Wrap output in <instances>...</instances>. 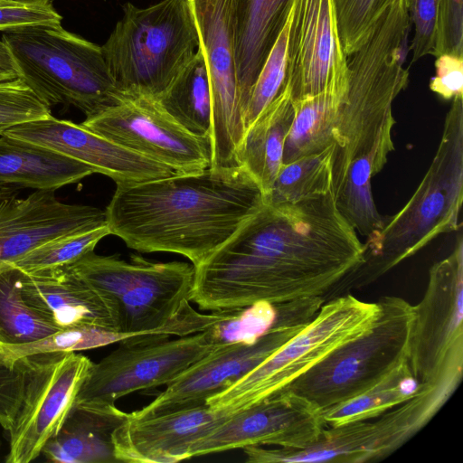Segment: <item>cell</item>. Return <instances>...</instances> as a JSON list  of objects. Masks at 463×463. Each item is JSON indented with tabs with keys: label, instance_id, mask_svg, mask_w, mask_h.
Instances as JSON below:
<instances>
[{
	"label": "cell",
	"instance_id": "obj_14",
	"mask_svg": "<svg viewBox=\"0 0 463 463\" xmlns=\"http://www.w3.org/2000/svg\"><path fill=\"white\" fill-rule=\"evenodd\" d=\"M81 125L177 174L202 172L212 165L211 137L188 132L153 99L126 98Z\"/></svg>",
	"mask_w": 463,
	"mask_h": 463
},
{
	"label": "cell",
	"instance_id": "obj_40",
	"mask_svg": "<svg viewBox=\"0 0 463 463\" xmlns=\"http://www.w3.org/2000/svg\"><path fill=\"white\" fill-rule=\"evenodd\" d=\"M440 50L463 57V0H442Z\"/></svg>",
	"mask_w": 463,
	"mask_h": 463
},
{
	"label": "cell",
	"instance_id": "obj_11",
	"mask_svg": "<svg viewBox=\"0 0 463 463\" xmlns=\"http://www.w3.org/2000/svg\"><path fill=\"white\" fill-rule=\"evenodd\" d=\"M408 362L426 386L463 375V238L450 254L432 265L420 301L412 306Z\"/></svg>",
	"mask_w": 463,
	"mask_h": 463
},
{
	"label": "cell",
	"instance_id": "obj_31",
	"mask_svg": "<svg viewBox=\"0 0 463 463\" xmlns=\"http://www.w3.org/2000/svg\"><path fill=\"white\" fill-rule=\"evenodd\" d=\"M110 234L107 224L60 235L34 247L12 266L24 273L65 267L94 250L99 241Z\"/></svg>",
	"mask_w": 463,
	"mask_h": 463
},
{
	"label": "cell",
	"instance_id": "obj_43",
	"mask_svg": "<svg viewBox=\"0 0 463 463\" xmlns=\"http://www.w3.org/2000/svg\"><path fill=\"white\" fill-rule=\"evenodd\" d=\"M14 1H16V2H27V1H31V0H14Z\"/></svg>",
	"mask_w": 463,
	"mask_h": 463
},
{
	"label": "cell",
	"instance_id": "obj_4",
	"mask_svg": "<svg viewBox=\"0 0 463 463\" xmlns=\"http://www.w3.org/2000/svg\"><path fill=\"white\" fill-rule=\"evenodd\" d=\"M463 202V97L452 99L433 159L410 200L383 217L380 230L365 240L364 264L349 287H364L416 254L440 234L459 228Z\"/></svg>",
	"mask_w": 463,
	"mask_h": 463
},
{
	"label": "cell",
	"instance_id": "obj_44",
	"mask_svg": "<svg viewBox=\"0 0 463 463\" xmlns=\"http://www.w3.org/2000/svg\"><path fill=\"white\" fill-rule=\"evenodd\" d=\"M0 446H1V440H0Z\"/></svg>",
	"mask_w": 463,
	"mask_h": 463
},
{
	"label": "cell",
	"instance_id": "obj_42",
	"mask_svg": "<svg viewBox=\"0 0 463 463\" xmlns=\"http://www.w3.org/2000/svg\"><path fill=\"white\" fill-rule=\"evenodd\" d=\"M14 2H16V1H14V0H0V5L10 4V3H14Z\"/></svg>",
	"mask_w": 463,
	"mask_h": 463
},
{
	"label": "cell",
	"instance_id": "obj_16",
	"mask_svg": "<svg viewBox=\"0 0 463 463\" xmlns=\"http://www.w3.org/2000/svg\"><path fill=\"white\" fill-rule=\"evenodd\" d=\"M326 427L321 410L307 400L282 390L250 407L231 412L193 444L189 456L191 458L262 445L302 449L315 443Z\"/></svg>",
	"mask_w": 463,
	"mask_h": 463
},
{
	"label": "cell",
	"instance_id": "obj_35",
	"mask_svg": "<svg viewBox=\"0 0 463 463\" xmlns=\"http://www.w3.org/2000/svg\"><path fill=\"white\" fill-rule=\"evenodd\" d=\"M50 115L51 108L20 77L0 80V136L13 127Z\"/></svg>",
	"mask_w": 463,
	"mask_h": 463
},
{
	"label": "cell",
	"instance_id": "obj_24",
	"mask_svg": "<svg viewBox=\"0 0 463 463\" xmlns=\"http://www.w3.org/2000/svg\"><path fill=\"white\" fill-rule=\"evenodd\" d=\"M128 413L116 405L77 402L42 454L55 463H114V430Z\"/></svg>",
	"mask_w": 463,
	"mask_h": 463
},
{
	"label": "cell",
	"instance_id": "obj_18",
	"mask_svg": "<svg viewBox=\"0 0 463 463\" xmlns=\"http://www.w3.org/2000/svg\"><path fill=\"white\" fill-rule=\"evenodd\" d=\"M0 186V272L34 247L54 237L107 225L105 211L60 201L55 190Z\"/></svg>",
	"mask_w": 463,
	"mask_h": 463
},
{
	"label": "cell",
	"instance_id": "obj_22",
	"mask_svg": "<svg viewBox=\"0 0 463 463\" xmlns=\"http://www.w3.org/2000/svg\"><path fill=\"white\" fill-rule=\"evenodd\" d=\"M20 285L24 300L59 329L97 327L118 333L111 302L65 267L21 271Z\"/></svg>",
	"mask_w": 463,
	"mask_h": 463
},
{
	"label": "cell",
	"instance_id": "obj_27",
	"mask_svg": "<svg viewBox=\"0 0 463 463\" xmlns=\"http://www.w3.org/2000/svg\"><path fill=\"white\" fill-rule=\"evenodd\" d=\"M156 100L188 132L199 137H211L212 97L201 46L168 89Z\"/></svg>",
	"mask_w": 463,
	"mask_h": 463
},
{
	"label": "cell",
	"instance_id": "obj_41",
	"mask_svg": "<svg viewBox=\"0 0 463 463\" xmlns=\"http://www.w3.org/2000/svg\"><path fill=\"white\" fill-rule=\"evenodd\" d=\"M17 77L19 76L12 58L5 43L0 40V80Z\"/></svg>",
	"mask_w": 463,
	"mask_h": 463
},
{
	"label": "cell",
	"instance_id": "obj_9",
	"mask_svg": "<svg viewBox=\"0 0 463 463\" xmlns=\"http://www.w3.org/2000/svg\"><path fill=\"white\" fill-rule=\"evenodd\" d=\"M379 304L351 294L323 304L313 319L247 373L211 396L206 403L227 413L250 407L282 391L331 351L366 331Z\"/></svg>",
	"mask_w": 463,
	"mask_h": 463
},
{
	"label": "cell",
	"instance_id": "obj_28",
	"mask_svg": "<svg viewBox=\"0 0 463 463\" xmlns=\"http://www.w3.org/2000/svg\"><path fill=\"white\" fill-rule=\"evenodd\" d=\"M428 387L415 378L407 359L363 393L322 411V416L326 426L374 419Z\"/></svg>",
	"mask_w": 463,
	"mask_h": 463
},
{
	"label": "cell",
	"instance_id": "obj_23",
	"mask_svg": "<svg viewBox=\"0 0 463 463\" xmlns=\"http://www.w3.org/2000/svg\"><path fill=\"white\" fill-rule=\"evenodd\" d=\"M294 0H231L236 77L244 113L257 78L288 23Z\"/></svg>",
	"mask_w": 463,
	"mask_h": 463
},
{
	"label": "cell",
	"instance_id": "obj_15",
	"mask_svg": "<svg viewBox=\"0 0 463 463\" xmlns=\"http://www.w3.org/2000/svg\"><path fill=\"white\" fill-rule=\"evenodd\" d=\"M203 50L212 97L211 167L239 166L244 135L236 77L231 0H190Z\"/></svg>",
	"mask_w": 463,
	"mask_h": 463
},
{
	"label": "cell",
	"instance_id": "obj_13",
	"mask_svg": "<svg viewBox=\"0 0 463 463\" xmlns=\"http://www.w3.org/2000/svg\"><path fill=\"white\" fill-rule=\"evenodd\" d=\"M93 362L76 352L29 356L24 397L9 432L6 463L37 458L76 402Z\"/></svg>",
	"mask_w": 463,
	"mask_h": 463
},
{
	"label": "cell",
	"instance_id": "obj_21",
	"mask_svg": "<svg viewBox=\"0 0 463 463\" xmlns=\"http://www.w3.org/2000/svg\"><path fill=\"white\" fill-rule=\"evenodd\" d=\"M230 413L207 403L137 418L128 413L113 432L118 462L175 463L190 458L193 444Z\"/></svg>",
	"mask_w": 463,
	"mask_h": 463
},
{
	"label": "cell",
	"instance_id": "obj_32",
	"mask_svg": "<svg viewBox=\"0 0 463 463\" xmlns=\"http://www.w3.org/2000/svg\"><path fill=\"white\" fill-rule=\"evenodd\" d=\"M126 337L117 332L97 327H72L60 329L39 340L20 344H0V359L14 362L18 359L42 354L76 352L100 347Z\"/></svg>",
	"mask_w": 463,
	"mask_h": 463
},
{
	"label": "cell",
	"instance_id": "obj_30",
	"mask_svg": "<svg viewBox=\"0 0 463 463\" xmlns=\"http://www.w3.org/2000/svg\"><path fill=\"white\" fill-rule=\"evenodd\" d=\"M332 150L298 157L282 164L263 202L269 204L296 203L331 194Z\"/></svg>",
	"mask_w": 463,
	"mask_h": 463
},
{
	"label": "cell",
	"instance_id": "obj_38",
	"mask_svg": "<svg viewBox=\"0 0 463 463\" xmlns=\"http://www.w3.org/2000/svg\"><path fill=\"white\" fill-rule=\"evenodd\" d=\"M29 356L14 362L0 359V425L9 430L24 397Z\"/></svg>",
	"mask_w": 463,
	"mask_h": 463
},
{
	"label": "cell",
	"instance_id": "obj_37",
	"mask_svg": "<svg viewBox=\"0 0 463 463\" xmlns=\"http://www.w3.org/2000/svg\"><path fill=\"white\" fill-rule=\"evenodd\" d=\"M61 19L52 0L0 5V32L4 33L37 25L61 24Z\"/></svg>",
	"mask_w": 463,
	"mask_h": 463
},
{
	"label": "cell",
	"instance_id": "obj_26",
	"mask_svg": "<svg viewBox=\"0 0 463 463\" xmlns=\"http://www.w3.org/2000/svg\"><path fill=\"white\" fill-rule=\"evenodd\" d=\"M294 118L286 86L244 132L237 159L260 185L263 198L269 193L283 163L284 146Z\"/></svg>",
	"mask_w": 463,
	"mask_h": 463
},
{
	"label": "cell",
	"instance_id": "obj_20",
	"mask_svg": "<svg viewBox=\"0 0 463 463\" xmlns=\"http://www.w3.org/2000/svg\"><path fill=\"white\" fill-rule=\"evenodd\" d=\"M306 326L275 327L253 341L219 346L167 384L150 403L132 411V415L144 418L206 403L211 396L259 365Z\"/></svg>",
	"mask_w": 463,
	"mask_h": 463
},
{
	"label": "cell",
	"instance_id": "obj_34",
	"mask_svg": "<svg viewBox=\"0 0 463 463\" xmlns=\"http://www.w3.org/2000/svg\"><path fill=\"white\" fill-rule=\"evenodd\" d=\"M388 0H333L343 51L350 56L366 39Z\"/></svg>",
	"mask_w": 463,
	"mask_h": 463
},
{
	"label": "cell",
	"instance_id": "obj_7",
	"mask_svg": "<svg viewBox=\"0 0 463 463\" xmlns=\"http://www.w3.org/2000/svg\"><path fill=\"white\" fill-rule=\"evenodd\" d=\"M65 268L111 302L118 332L126 339L171 336L165 326L191 301L194 285V265L152 262L137 255L127 261L92 250Z\"/></svg>",
	"mask_w": 463,
	"mask_h": 463
},
{
	"label": "cell",
	"instance_id": "obj_19",
	"mask_svg": "<svg viewBox=\"0 0 463 463\" xmlns=\"http://www.w3.org/2000/svg\"><path fill=\"white\" fill-rule=\"evenodd\" d=\"M3 135L93 167L118 184H130L176 175L171 167L131 151L81 124L50 115L6 130Z\"/></svg>",
	"mask_w": 463,
	"mask_h": 463
},
{
	"label": "cell",
	"instance_id": "obj_17",
	"mask_svg": "<svg viewBox=\"0 0 463 463\" xmlns=\"http://www.w3.org/2000/svg\"><path fill=\"white\" fill-rule=\"evenodd\" d=\"M287 88L292 102L347 85V57L333 0H294L288 33Z\"/></svg>",
	"mask_w": 463,
	"mask_h": 463
},
{
	"label": "cell",
	"instance_id": "obj_12",
	"mask_svg": "<svg viewBox=\"0 0 463 463\" xmlns=\"http://www.w3.org/2000/svg\"><path fill=\"white\" fill-rule=\"evenodd\" d=\"M221 345L211 327L175 339L157 335L125 339L92 363L76 402L115 405L132 392L167 385Z\"/></svg>",
	"mask_w": 463,
	"mask_h": 463
},
{
	"label": "cell",
	"instance_id": "obj_25",
	"mask_svg": "<svg viewBox=\"0 0 463 463\" xmlns=\"http://www.w3.org/2000/svg\"><path fill=\"white\" fill-rule=\"evenodd\" d=\"M96 173L77 160L0 136V186L57 190Z\"/></svg>",
	"mask_w": 463,
	"mask_h": 463
},
{
	"label": "cell",
	"instance_id": "obj_1",
	"mask_svg": "<svg viewBox=\"0 0 463 463\" xmlns=\"http://www.w3.org/2000/svg\"><path fill=\"white\" fill-rule=\"evenodd\" d=\"M332 194L263 203L195 267L191 300L211 312L323 297L364 262Z\"/></svg>",
	"mask_w": 463,
	"mask_h": 463
},
{
	"label": "cell",
	"instance_id": "obj_10",
	"mask_svg": "<svg viewBox=\"0 0 463 463\" xmlns=\"http://www.w3.org/2000/svg\"><path fill=\"white\" fill-rule=\"evenodd\" d=\"M460 383L430 386L405 402L376 417L326 426L320 438L302 449L247 446L248 463H365L392 454L421 430L449 400Z\"/></svg>",
	"mask_w": 463,
	"mask_h": 463
},
{
	"label": "cell",
	"instance_id": "obj_5",
	"mask_svg": "<svg viewBox=\"0 0 463 463\" xmlns=\"http://www.w3.org/2000/svg\"><path fill=\"white\" fill-rule=\"evenodd\" d=\"M101 46L118 90L125 98L157 99L200 47L190 0H161L124 7Z\"/></svg>",
	"mask_w": 463,
	"mask_h": 463
},
{
	"label": "cell",
	"instance_id": "obj_29",
	"mask_svg": "<svg viewBox=\"0 0 463 463\" xmlns=\"http://www.w3.org/2000/svg\"><path fill=\"white\" fill-rule=\"evenodd\" d=\"M21 271L10 267L0 272V344L33 342L60 330L30 306L21 291Z\"/></svg>",
	"mask_w": 463,
	"mask_h": 463
},
{
	"label": "cell",
	"instance_id": "obj_8",
	"mask_svg": "<svg viewBox=\"0 0 463 463\" xmlns=\"http://www.w3.org/2000/svg\"><path fill=\"white\" fill-rule=\"evenodd\" d=\"M364 333L331 351L285 389L324 411L363 393L408 359L412 306L383 297Z\"/></svg>",
	"mask_w": 463,
	"mask_h": 463
},
{
	"label": "cell",
	"instance_id": "obj_36",
	"mask_svg": "<svg viewBox=\"0 0 463 463\" xmlns=\"http://www.w3.org/2000/svg\"><path fill=\"white\" fill-rule=\"evenodd\" d=\"M413 38L409 51L412 62L432 55L438 57L440 50V18L442 0H405Z\"/></svg>",
	"mask_w": 463,
	"mask_h": 463
},
{
	"label": "cell",
	"instance_id": "obj_33",
	"mask_svg": "<svg viewBox=\"0 0 463 463\" xmlns=\"http://www.w3.org/2000/svg\"><path fill=\"white\" fill-rule=\"evenodd\" d=\"M288 25L289 19L279 33L252 88L243 117L244 130L254 123L286 88Z\"/></svg>",
	"mask_w": 463,
	"mask_h": 463
},
{
	"label": "cell",
	"instance_id": "obj_6",
	"mask_svg": "<svg viewBox=\"0 0 463 463\" xmlns=\"http://www.w3.org/2000/svg\"><path fill=\"white\" fill-rule=\"evenodd\" d=\"M1 40L18 76L50 108L73 106L90 118L126 99L101 46L61 24L6 32Z\"/></svg>",
	"mask_w": 463,
	"mask_h": 463
},
{
	"label": "cell",
	"instance_id": "obj_2",
	"mask_svg": "<svg viewBox=\"0 0 463 463\" xmlns=\"http://www.w3.org/2000/svg\"><path fill=\"white\" fill-rule=\"evenodd\" d=\"M410 29L405 6L390 3L364 42L347 57L346 90L331 136V194L365 240L383 222L373 201L372 178L394 150L393 103L409 83V69L403 64Z\"/></svg>",
	"mask_w": 463,
	"mask_h": 463
},
{
	"label": "cell",
	"instance_id": "obj_3",
	"mask_svg": "<svg viewBox=\"0 0 463 463\" xmlns=\"http://www.w3.org/2000/svg\"><path fill=\"white\" fill-rule=\"evenodd\" d=\"M264 203L242 166L118 184L105 213L110 233L140 252H172L197 267Z\"/></svg>",
	"mask_w": 463,
	"mask_h": 463
},
{
	"label": "cell",
	"instance_id": "obj_39",
	"mask_svg": "<svg viewBox=\"0 0 463 463\" xmlns=\"http://www.w3.org/2000/svg\"><path fill=\"white\" fill-rule=\"evenodd\" d=\"M430 89L444 99L463 97V57L442 53L436 57Z\"/></svg>",
	"mask_w": 463,
	"mask_h": 463
}]
</instances>
